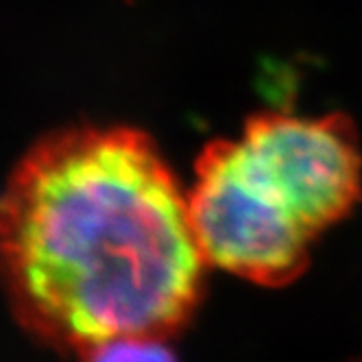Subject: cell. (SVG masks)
Here are the masks:
<instances>
[{"instance_id": "1", "label": "cell", "mask_w": 362, "mask_h": 362, "mask_svg": "<svg viewBox=\"0 0 362 362\" xmlns=\"http://www.w3.org/2000/svg\"><path fill=\"white\" fill-rule=\"evenodd\" d=\"M203 264L188 192L140 129L42 138L0 197V281L27 329L55 345L177 327Z\"/></svg>"}, {"instance_id": "3", "label": "cell", "mask_w": 362, "mask_h": 362, "mask_svg": "<svg viewBox=\"0 0 362 362\" xmlns=\"http://www.w3.org/2000/svg\"><path fill=\"white\" fill-rule=\"evenodd\" d=\"M264 186L310 238L347 218L362 201V151L343 114H253L238 138Z\"/></svg>"}, {"instance_id": "4", "label": "cell", "mask_w": 362, "mask_h": 362, "mask_svg": "<svg viewBox=\"0 0 362 362\" xmlns=\"http://www.w3.org/2000/svg\"><path fill=\"white\" fill-rule=\"evenodd\" d=\"M83 362H177L160 336H120L86 349Z\"/></svg>"}, {"instance_id": "2", "label": "cell", "mask_w": 362, "mask_h": 362, "mask_svg": "<svg viewBox=\"0 0 362 362\" xmlns=\"http://www.w3.org/2000/svg\"><path fill=\"white\" fill-rule=\"evenodd\" d=\"M188 216L203 260L227 273L279 286L308 264L313 238L255 175L238 140L201 148Z\"/></svg>"}]
</instances>
